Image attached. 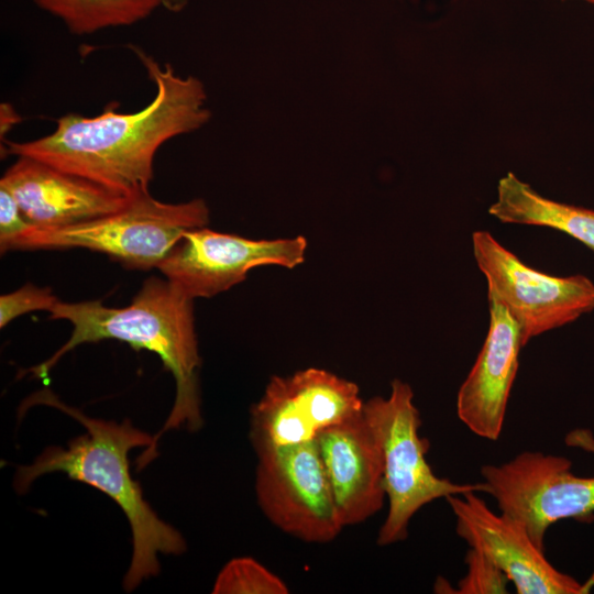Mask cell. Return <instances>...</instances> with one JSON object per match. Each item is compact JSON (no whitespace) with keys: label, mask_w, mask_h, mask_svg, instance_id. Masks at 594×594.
I'll return each instance as SVG.
<instances>
[{"label":"cell","mask_w":594,"mask_h":594,"mask_svg":"<svg viewBox=\"0 0 594 594\" xmlns=\"http://www.w3.org/2000/svg\"><path fill=\"white\" fill-rule=\"evenodd\" d=\"M133 51L156 87L145 108L121 113L109 103L92 118L64 116L48 135L22 143L6 141L7 154L38 160L130 198L148 194L161 145L199 129L210 112L200 80L180 77L169 64L162 68L139 48Z\"/></svg>","instance_id":"obj_1"},{"label":"cell","mask_w":594,"mask_h":594,"mask_svg":"<svg viewBox=\"0 0 594 594\" xmlns=\"http://www.w3.org/2000/svg\"><path fill=\"white\" fill-rule=\"evenodd\" d=\"M194 299L176 284L152 276L142 285L127 307H107L100 299L81 302L58 301L51 309V319H65L73 324L69 340L43 363L22 374L32 373L46 380L54 365L82 343L116 339L135 350L156 353L176 382V397L162 430L153 437V446L139 457L145 466L156 457V442L163 432L184 427L201 428L198 372L201 359L195 331Z\"/></svg>","instance_id":"obj_2"},{"label":"cell","mask_w":594,"mask_h":594,"mask_svg":"<svg viewBox=\"0 0 594 594\" xmlns=\"http://www.w3.org/2000/svg\"><path fill=\"white\" fill-rule=\"evenodd\" d=\"M61 409L78 420L87 433L68 442V448H46L30 465L19 466L13 487L24 494L37 477L63 472L69 479L91 485L112 498L125 514L133 536L131 564L123 580L127 591L160 571L158 553L182 554L186 550L183 536L157 517L143 497L139 482L132 479L129 452L139 447L151 448L153 437L136 429L129 420L121 424L90 418L48 391L31 398Z\"/></svg>","instance_id":"obj_3"},{"label":"cell","mask_w":594,"mask_h":594,"mask_svg":"<svg viewBox=\"0 0 594 594\" xmlns=\"http://www.w3.org/2000/svg\"><path fill=\"white\" fill-rule=\"evenodd\" d=\"M363 416L378 443L388 512L376 543L403 541L408 525L425 505L450 495L485 493L484 483H454L440 477L426 460L429 441L420 437V413L409 384L395 378L387 397L374 396L363 405Z\"/></svg>","instance_id":"obj_4"},{"label":"cell","mask_w":594,"mask_h":594,"mask_svg":"<svg viewBox=\"0 0 594 594\" xmlns=\"http://www.w3.org/2000/svg\"><path fill=\"white\" fill-rule=\"evenodd\" d=\"M202 199L166 204L145 194L123 209L85 222L42 229L31 227L9 250L82 248L107 254L128 268L157 267L184 233L207 227Z\"/></svg>","instance_id":"obj_5"},{"label":"cell","mask_w":594,"mask_h":594,"mask_svg":"<svg viewBox=\"0 0 594 594\" xmlns=\"http://www.w3.org/2000/svg\"><path fill=\"white\" fill-rule=\"evenodd\" d=\"M565 443L594 453L588 430H573ZM565 457L524 451L508 462L481 468L485 493L499 510L520 521L544 550L548 529L564 519L594 518V476H578Z\"/></svg>","instance_id":"obj_6"},{"label":"cell","mask_w":594,"mask_h":594,"mask_svg":"<svg viewBox=\"0 0 594 594\" xmlns=\"http://www.w3.org/2000/svg\"><path fill=\"white\" fill-rule=\"evenodd\" d=\"M488 300L501 302L517 322L522 345L546 331L594 310V283L584 275L552 276L529 267L487 231L472 235Z\"/></svg>","instance_id":"obj_7"},{"label":"cell","mask_w":594,"mask_h":594,"mask_svg":"<svg viewBox=\"0 0 594 594\" xmlns=\"http://www.w3.org/2000/svg\"><path fill=\"white\" fill-rule=\"evenodd\" d=\"M255 491L267 519L310 543L332 541L344 528L317 439L256 451Z\"/></svg>","instance_id":"obj_8"},{"label":"cell","mask_w":594,"mask_h":594,"mask_svg":"<svg viewBox=\"0 0 594 594\" xmlns=\"http://www.w3.org/2000/svg\"><path fill=\"white\" fill-rule=\"evenodd\" d=\"M359 386L327 370L308 367L271 377L251 408L255 451L314 441L363 410Z\"/></svg>","instance_id":"obj_9"},{"label":"cell","mask_w":594,"mask_h":594,"mask_svg":"<svg viewBox=\"0 0 594 594\" xmlns=\"http://www.w3.org/2000/svg\"><path fill=\"white\" fill-rule=\"evenodd\" d=\"M307 245L302 235L252 240L202 227L185 232L157 268L190 298H210L243 282L254 267L302 264Z\"/></svg>","instance_id":"obj_10"},{"label":"cell","mask_w":594,"mask_h":594,"mask_svg":"<svg viewBox=\"0 0 594 594\" xmlns=\"http://www.w3.org/2000/svg\"><path fill=\"white\" fill-rule=\"evenodd\" d=\"M447 502L455 518L457 535L470 548L491 559L514 584L518 594H582L588 585L557 570L525 526L496 514L477 495H450Z\"/></svg>","instance_id":"obj_11"},{"label":"cell","mask_w":594,"mask_h":594,"mask_svg":"<svg viewBox=\"0 0 594 594\" xmlns=\"http://www.w3.org/2000/svg\"><path fill=\"white\" fill-rule=\"evenodd\" d=\"M0 186L11 193L30 224L42 229L113 213L133 199L28 156H18L1 177Z\"/></svg>","instance_id":"obj_12"},{"label":"cell","mask_w":594,"mask_h":594,"mask_svg":"<svg viewBox=\"0 0 594 594\" xmlns=\"http://www.w3.org/2000/svg\"><path fill=\"white\" fill-rule=\"evenodd\" d=\"M520 330L508 310L490 299V327L470 373L459 388L457 415L474 435L496 441L522 348Z\"/></svg>","instance_id":"obj_13"},{"label":"cell","mask_w":594,"mask_h":594,"mask_svg":"<svg viewBox=\"0 0 594 594\" xmlns=\"http://www.w3.org/2000/svg\"><path fill=\"white\" fill-rule=\"evenodd\" d=\"M317 442L343 527L380 512L386 498L382 457L363 410L322 431Z\"/></svg>","instance_id":"obj_14"},{"label":"cell","mask_w":594,"mask_h":594,"mask_svg":"<svg viewBox=\"0 0 594 594\" xmlns=\"http://www.w3.org/2000/svg\"><path fill=\"white\" fill-rule=\"evenodd\" d=\"M488 212L504 223L562 231L594 252V210L546 198L514 173L499 179L497 199Z\"/></svg>","instance_id":"obj_15"},{"label":"cell","mask_w":594,"mask_h":594,"mask_svg":"<svg viewBox=\"0 0 594 594\" xmlns=\"http://www.w3.org/2000/svg\"><path fill=\"white\" fill-rule=\"evenodd\" d=\"M78 35L124 26L147 18L166 0H34Z\"/></svg>","instance_id":"obj_16"},{"label":"cell","mask_w":594,"mask_h":594,"mask_svg":"<svg viewBox=\"0 0 594 594\" xmlns=\"http://www.w3.org/2000/svg\"><path fill=\"white\" fill-rule=\"evenodd\" d=\"M286 583L252 558H237L218 574L212 593L287 594Z\"/></svg>","instance_id":"obj_17"},{"label":"cell","mask_w":594,"mask_h":594,"mask_svg":"<svg viewBox=\"0 0 594 594\" xmlns=\"http://www.w3.org/2000/svg\"><path fill=\"white\" fill-rule=\"evenodd\" d=\"M466 574L453 593L505 594L509 580L506 574L481 551L470 548L465 554Z\"/></svg>","instance_id":"obj_18"},{"label":"cell","mask_w":594,"mask_h":594,"mask_svg":"<svg viewBox=\"0 0 594 594\" xmlns=\"http://www.w3.org/2000/svg\"><path fill=\"white\" fill-rule=\"evenodd\" d=\"M50 287L26 284L0 297V327H6L16 317L34 310H48L58 302Z\"/></svg>","instance_id":"obj_19"},{"label":"cell","mask_w":594,"mask_h":594,"mask_svg":"<svg viewBox=\"0 0 594 594\" xmlns=\"http://www.w3.org/2000/svg\"><path fill=\"white\" fill-rule=\"evenodd\" d=\"M31 227L11 193L0 186L1 252H7L10 244Z\"/></svg>","instance_id":"obj_20"},{"label":"cell","mask_w":594,"mask_h":594,"mask_svg":"<svg viewBox=\"0 0 594 594\" xmlns=\"http://www.w3.org/2000/svg\"><path fill=\"white\" fill-rule=\"evenodd\" d=\"M582 1H584V2H587V3H590V4H593V6H594V0H582Z\"/></svg>","instance_id":"obj_21"}]
</instances>
